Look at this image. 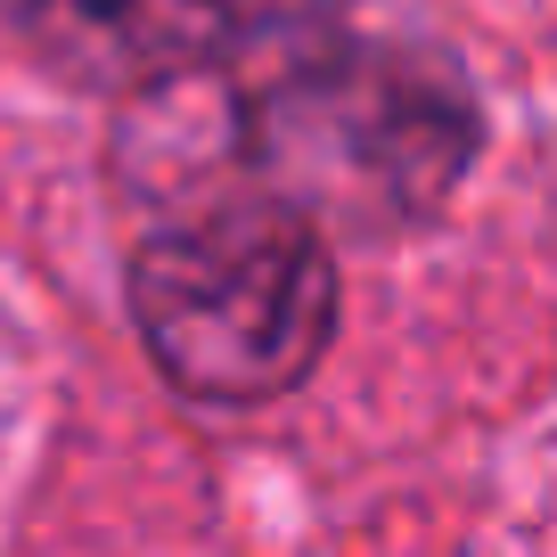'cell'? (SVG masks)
Listing matches in <instances>:
<instances>
[{"label":"cell","mask_w":557,"mask_h":557,"mask_svg":"<svg viewBox=\"0 0 557 557\" xmlns=\"http://www.w3.org/2000/svg\"><path fill=\"white\" fill-rule=\"evenodd\" d=\"M132 320L181 394L271 401L329 345L336 262L304 206H222L139 246Z\"/></svg>","instance_id":"obj_1"},{"label":"cell","mask_w":557,"mask_h":557,"mask_svg":"<svg viewBox=\"0 0 557 557\" xmlns=\"http://www.w3.org/2000/svg\"><path fill=\"white\" fill-rule=\"evenodd\" d=\"M41 58L83 83H164L230 41V0H9Z\"/></svg>","instance_id":"obj_3"},{"label":"cell","mask_w":557,"mask_h":557,"mask_svg":"<svg viewBox=\"0 0 557 557\" xmlns=\"http://www.w3.org/2000/svg\"><path fill=\"white\" fill-rule=\"evenodd\" d=\"M262 139L304 189V213H426L475 148V107L426 58L336 41L262 99Z\"/></svg>","instance_id":"obj_2"}]
</instances>
